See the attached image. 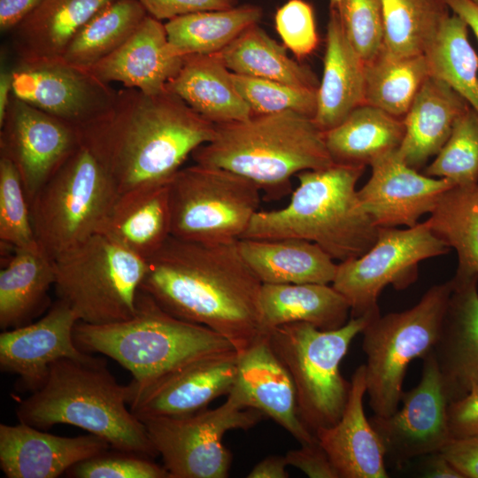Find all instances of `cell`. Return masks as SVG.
I'll return each mask as SVG.
<instances>
[{"mask_svg": "<svg viewBox=\"0 0 478 478\" xmlns=\"http://www.w3.org/2000/svg\"><path fill=\"white\" fill-rule=\"evenodd\" d=\"M217 54L234 73L308 88L318 89L320 84L310 67L289 58L286 47L258 24L247 27Z\"/></svg>", "mask_w": 478, "mask_h": 478, "instance_id": "34", "label": "cell"}, {"mask_svg": "<svg viewBox=\"0 0 478 478\" xmlns=\"http://www.w3.org/2000/svg\"><path fill=\"white\" fill-rule=\"evenodd\" d=\"M452 12L461 18L478 41V6L472 0H445Z\"/></svg>", "mask_w": 478, "mask_h": 478, "instance_id": "54", "label": "cell"}, {"mask_svg": "<svg viewBox=\"0 0 478 478\" xmlns=\"http://www.w3.org/2000/svg\"><path fill=\"white\" fill-rule=\"evenodd\" d=\"M431 350L449 403L478 387V275L455 274Z\"/></svg>", "mask_w": 478, "mask_h": 478, "instance_id": "20", "label": "cell"}, {"mask_svg": "<svg viewBox=\"0 0 478 478\" xmlns=\"http://www.w3.org/2000/svg\"><path fill=\"white\" fill-rule=\"evenodd\" d=\"M289 466L285 456L271 455L259 461L248 474V478H287Z\"/></svg>", "mask_w": 478, "mask_h": 478, "instance_id": "52", "label": "cell"}, {"mask_svg": "<svg viewBox=\"0 0 478 478\" xmlns=\"http://www.w3.org/2000/svg\"><path fill=\"white\" fill-rule=\"evenodd\" d=\"M78 321L70 306L58 299L38 320L4 330L0 334L1 370L19 375L21 388L34 392L44 384L54 362L94 359L74 342Z\"/></svg>", "mask_w": 478, "mask_h": 478, "instance_id": "18", "label": "cell"}, {"mask_svg": "<svg viewBox=\"0 0 478 478\" xmlns=\"http://www.w3.org/2000/svg\"><path fill=\"white\" fill-rule=\"evenodd\" d=\"M234 84L253 114L296 112L313 119L317 108L316 88L232 73Z\"/></svg>", "mask_w": 478, "mask_h": 478, "instance_id": "42", "label": "cell"}, {"mask_svg": "<svg viewBox=\"0 0 478 478\" xmlns=\"http://www.w3.org/2000/svg\"><path fill=\"white\" fill-rule=\"evenodd\" d=\"M468 29L461 18L450 15L425 55L430 75L447 82L478 113V56Z\"/></svg>", "mask_w": 478, "mask_h": 478, "instance_id": "40", "label": "cell"}, {"mask_svg": "<svg viewBox=\"0 0 478 478\" xmlns=\"http://www.w3.org/2000/svg\"><path fill=\"white\" fill-rule=\"evenodd\" d=\"M240 252L262 283H332L337 264L324 250L299 238L238 241Z\"/></svg>", "mask_w": 478, "mask_h": 478, "instance_id": "30", "label": "cell"}, {"mask_svg": "<svg viewBox=\"0 0 478 478\" xmlns=\"http://www.w3.org/2000/svg\"><path fill=\"white\" fill-rule=\"evenodd\" d=\"M120 193L83 144L66 159L30 204L35 238L53 259L98 230Z\"/></svg>", "mask_w": 478, "mask_h": 478, "instance_id": "10", "label": "cell"}, {"mask_svg": "<svg viewBox=\"0 0 478 478\" xmlns=\"http://www.w3.org/2000/svg\"><path fill=\"white\" fill-rule=\"evenodd\" d=\"M371 176L358 189L359 200L379 227H413L430 213L443 193L453 184L446 179L420 173L397 150L370 165Z\"/></svg>", "mask_w": 478, "mask_h": 478, "instance_id": "19", "label": "cell"}, {"mask_svg": "<svg viewBox=\"0 0 478 478\" xmlns=\"http://www.w3.org/2000/svg\"><path fill=\"white\" fill-rule=\"evenodd\" d=\"M42 0H0V28L12 31L26 19Z\"/></svg>", "mask_w": 478, "mask_h": 478, "instance_id": "51", "label": "cell"}, {"mask_svg": "<svg viewBox=\"0 0 478 478\" xmlns=\"http://www.w3.org/2000/svg\"><path fill=\"white\" fill-rule=\"evenodd\" d=\"M262 282L238 241L203 244L170 236L147 258L141 289L163 309L219 333L237 353L261 335Z\"/></svg>", "mask_w": 478, "mask_h": 478, "instance_id": "1", "label": "cell"}, {"mask_svg": "<svg viewBox=\"0 0 478 478\" xmlns=\"http://www.w3.org/2000/svg\"><path fill=\"white\" fill-rule=\"evenodd\" d=\"M451 437L478 435V387L448 405Z\"/></svg>", "mask_w": 478, "mask_h": 478, "instance_id": "49", "label": "cell"}, {"mask_svg": "<svg viewBox=\"0 0 478 478\" xmlns=\"http://www.w3.org/2000/svg\"><path fill=\"white\" fill-rule=\"evenodd\" d=\"M452 287V280L436 284L412 307L380 315L362 331L366 394L375 415L398 409L407 367L432 350Z\"/></svg>", "mask_w": 478, "mask_h": 478, "instance_id": "9", "label": "cell"}, {"mask_svg": "<svg viewBox=\"0 0 478 478\" xmlns=\"http://www.w3.org/2000/svg\"><path fill=\"white\" fill-rule=\"evenodd\" d=\"M73 339L84 352L108 356L129 371L133 389L195 359L235 351L219 333L175 317L142 289L132 318L104 325L78 321Z\"/></svg>", "mask_w": 478, "mask_h": 478, "instance_id": "6", "label": "cell"}, {"mask_svg": "<svg viewBox=\"0 0 478 478\" xmlns=\"http://www.w3.org/2000/svg\"><path fill=\"white\" fill-rule=\"evenodd\" d=\"M264 417L228 394L226 402L214 409L142 421L170 478H226L232 454L223 443L224 435L232 429H250Z\"/></svg>", "mask_w": 478, "mask_h": 478, "instance_id": "12", "label": "cell"}, {"mask_svg": "<svg viewBox=\"0 0 478 478\" xmlns=\"http://www.w3.org/2000/svg\"><path fill=\"white\" fill-rule=\"evenodd\" d=\"M54 259L40 246L14 248L0 271V328L25 326L47 306L55 285Z\"/></svg>", "mask_w": 478, "mask_h": 478, "instance_id": "32", "label": "cell"}, {"mask_svg": "<svg viewBox=\"0 0 478 478\" xmlns=\"http://www.w3.org/2000/svg\"><path fill=\"white\" fill-rule=\"evenodd\" d=\"M238 0H138L148 15L158 20L172 19L179 16L212 10L229 9Z\"/></svg>", "mask_w": 478, "mask_h": 478, "instance_id": "47", "label": "cell"}, {"mask_svg": "<svg viewBox=\"0 0 478 478\" xmlns=\"http://www.w3.org/2000/svg\"><path fill=\"white\" fill-rule=\"evenodd\" d=\"M110 448L90 433L66 437L19 421L0 424V467L8 478H56Z\"/></svg>", "mask_w": 478, "mask_h": 478, "instance_id": "22", "label": "cell"}, {"mask_svg": "<svg viewBox=\"0 0 478 478\" xmlns=\"http://www.w3.org/2000/svg\"><path fill=\"white\" fill-rule=\"evenodd\" d=\"M424 173L446 179L453 185L478 183V113L473 108L457 120L448 140Z\"/></svg>", "mask_w": 478, "mask_h": 478, "instance_id": "41", "label": "cell"}, {"mask_svg": "<svg viewBox=\"0 0 478 478\" xmlns=\"http://www.w3.org/2000/svg\"><path fill=\"white\" fill-rule=\"evenodd\" d=\"M166 89L215 125L243 120L253 114L237 91L232 72L217 53L184 57Z\"/></svg>", "mask_w": 478, "mask_h": 478, "instance_id": "29", "label": "cell"}, {"mask_svg": "<svg viewBox=\"0 0 478 478\" xmlns=\"http://www.w3.org/2000/svg\"><path fill=\"white\" fill-rule=\"evenodd\" d=\"M470 107L447 82L430 75L403 118L405 135L397 151L420 169L440 151L457 120Z\"/></svg>", "mask_w": 478, "mask_h": 478, "instance_id": "26", "label": "cell"}, {"mask_svg": "<svg viewBox=\"0 0 478 478\" xmlns=\"http://www.w3.org/2000/svg\"><path fill=\"white\" fill-rule=\"evenodd\" d=\"M342 0H329V8L339 10Z\"/></svg>", "mask_w": 478, "mask_h": 478, "instance_id": "56", "label": "cell"}, {"mask_svg": "<svg viewBox=\"0 0 478 478\" xmlns=\"http://www.w3.org/2000/svg\"><path fill=\"white\" fill-rule=\"evenodd\" d=\"M429 214L425 223L457 252L456 274L478 275V183L451 186Z\"/></svg>", "mask_w": 478, "mask_h": 478, "instance_id": "36", "label": "cell"}, {"mask_svg": "<svg viewBox=\"0 0 478 478\" xmlns=\"http://www.w3.org/2000/svg\"><path fill=\"white\" fill-rule=\"evenodd\" d=\"M478 6V0H472Z\"/></svg>", "mask_w": 478, "mask_h": 478, "instance_id": "57", "label": "cell"}, {"mask_svg": "<svg viewBox=\"0 0 478 478\" xmlns=\"http://www.w3.org/2000/svg\"><path fill=\"white\" fill-rule=\"evenodd\" d=\"M440 451L463 478H478V435L451 437Z\"/></svg>", "mask_w": 478, "mask_h": 478, "instance_id": "50", "label": "cell"}, {"mask_svg": "<svg viewBox=\"0 0 478 478\" xmlns=\"http://www.w3.org/2000/svg\"><path fill=\"white\" fill-rule=\"evenodd\" d=\"M382 51L391 58L425 55L450 17L445 0H382Z\"/></svg>", "mask_w": 478, "mask_h": 478, "instance_id": "38", "label": "cell"}, {"mask_svg": "<svg viewBox=\"0 0 478 478\" xmlns=\"http://www.w3.org/2000/svg\"><path fill=\"white\" fill-rule=\"evenodd\" d=\"M0 127V155L15 166L30 204L80 146L78 130L13 95Z\"/></svg>", "mask_w": 478, "mask_h": 478, "instance_id": "15", "label": "cell"}, {"mask_svg": "<svg viewBox=\"0 0 478 478\" xmlns=\"http://www.w3.org/2000/svg\"><path fill=\"white\" fill-rule=\"evenodd\" d=\"M235 351L190 361L136 389L129 386L128 406L141 420L181 416L207 408L228 395L237 371ZM128 385V384H127Z\"/></svg>", "mask_w": 478, "mask_h": 478, "instance_id": "17", "label": "cell"}, {"mask_svg": "<svg viewBox=\"0 0 478 478\" xmlns=\"http://www.w3.org/2000/svg\"><path fill=\"white\" fill-rule=\"evenodd\" d=\"M417 386L403 391L402 407L391 415H374L369 421L385 450L386 460L398 467L440 451L451 438L448 424L449 400L430 351L422 358Z\"/></svg>", "mask_w": 478, "mask_h": 478, "instance_id": "14", "label": "cell"}, {"mask_svg": "<svg viewBox=\"0 0 478 478\" xmlns=\"http://www.w3.org/2000/svg\"><path fill=\"white\" fill-rule=\"evenodd\" d=\"M148 15L138 0H114L77 32L61 59L89 69L120 47Z\"/></svg>", "mask_w": 478, "mask_h": 478, "instance_id": "37", "label": "cell"}, {"mask_svg": "<svg viewBox=\"0 0 478 478\" xmlns=\"http://www.w3.org/2000/svg\"><path fill=\"white\" fill-rule=\"evenodd\" d=\"M101 233L147 259L172 235L168 184L120 194Z\"/></svg>", "mask_w": 478, "mask_h": 478, "instance_id": "28", "label": "cell"}, {"mask_svg": "<svg viewBox=\"0 0 478 478\" xmlns=\"http://www.w3.org/2000/svg\"><path fill=\"white\" fill-rule=\"evenodd\" d=\"M191 156L197 164L247 178L269 199L287 195L297 173L334 164L324 132L312 118L292 111L216 124L213 138Z\"/></svg>", "mask_w": 478, "mask_h": 478, "instance_id": "5", "label": "cell"}, {"mask_svg": "<svg viewBox=\"0 0 478 478\" xmlns=\"http://www.w3.org/2000/svg\"><path fill=\"white\" fill-rule=\"evenodd\" d=\"M0 240L14 248L39 245L20 175L13 163L3 155H0Z\"/></svg>", "mask_w": 478, "mask_h": 478, "instance_id": "43", "label": "cell"}, {"mask_svg": "<svg viewBox=\"0 0 478 478\" xmlns=\"http://www.w3.org/2000/svg\"><path fill=\"white\" fill-rule=\"evenodd\" d=\"M114 0H42L12 32L19 63L61 59L77 32Z\"/></svg>", "mask_w": 478, "mask_h": 478, "instance_id": "27", "label": "cell"}, {"mask_svg": "<svg viewBox=\"0 0 478 478\" xmlns=\"http://www.w3.org/2000/svg\"><path fill=\"white\" fill-rule=\"evenodd\" d=\"M449 251L425 221L405 229L380 227L369 250L337 264L331 285L347 300L351 317L376 318L378 297L387 285L406 289L416 281L421 261Z\"/></svg>", "mask_w": 478, "mask_h": 478, "instance_id": "13", "label": "cell"}, {"mask_svg": "<svg viewBox=\"0 0 478 478\" xmlns=\"http://www.w3.org/2000/svg\"><path fill=\"white\" fill-rule=\"evenodd\" d=\"M66 474L74 478H170L164 466L152 458L114 449L77 463Z\"/></svg>", "mask_w": 478, "mask_h": 478, "instance_id": "45", "label": "cell"}, {"mask_svg": "<svg viewBox=\"0 0 478 478\" xmlns=\"http://www.w3.org/2000/svg\"><path fill=\"white\" fill-rule=\"evenodd\" d=\"M349 399L340 420L315 432L339 478H388L385 450L364 411L366 368L351 375Z\"/></svg>", "mask_w": 478, "mask_h": 478, "instance_id": "24", "label": "cell"}, {"mask_svg": "<svg viewBox=\"0 0 478 478\" xmlns=\"http://www.w3.org/2000/svg\"><path fill=\"white\" fill-rule=\"evenodd\" d=\"M183 61L172 49L165 25L147 15L120 47L88 70L104 82L154 95L166 90Z\"/></svg>", "mask_w": 478, "mask_h": 478, "instance_id": "23", "label": "cell"}, {"mask_svg": "<svg viewBox=\"0 0 478 478\" xmlns=\"http://www.w3.org/2000/svg\"><path fill=\"white\" fill-rule=\"evenodd\" d=\"M323 72L313 120L326 132L365 104V62L349 42L338 10L330 9Z\"/></svg>", "mask_w": 478, "mask_h": 478, "instance_id": "25", "label": "cell"}, {"mask_svg": "<svg viewBox=\"0 0 478 478\" xmlns=\"http://www.w3.org/2000/svg\"><path fill=\"white\" fill-rule=\"evenodd\" d=\"M13 95L12 69H3L0 73V125L7 112L10 101Z\"/></svg>", "mask_w": 478, "mask_h": 478, "instance_id": "55", "label": "cell"}, {"mask_svg": "<svg viewBox=\"0 0 478 478\" xmlns=\"http://www.w3.org/2000/svg\"><path fill=\"white\" fill-rule=\"evenodd\" d=\"M404 135L403 119L364 104L324 132V139L334 163L366 166L398 150Z\"/></svg>", "mask_w": 478, "mask_h": 478, "instance_id": "33", "label": "cell"}, {"mask_svg": "<svg viewBox=\"0 0 478 478\" xmlns=\"http://www.w3.org/2000/svg\"><path fill=\"white\" fill-rule=\"evenodd\" d=\"M374 319L350 317L343 327L331 330L294 322L268 332L273 351L294 382L300 419L312 433L342 417L351 382L341 374L340 364L353 339Z\"/></svg>", "mask_w": 478, "mask_h": 478, "instance_id": "7", "label": "cell"}, {"mask_svg": "<svg viewBox=\"0 0 478 478\" xmlns=\"http://www.w3.org/2000/svg\"><path fill=\"white\" fill-rule=\"evenodd\" d=\"M275 28L283 44L297 58L311 55L319 36L312 5L305 0H289L276 12Z\"/></svg>", "mask_w": 478, "mask_h": 478, "instance_id": "46", "label": "cell"}, {"mask_svg": "<svg viewBox=\"0 0 478 478\" xmlns=\"http://www.w3.org/2000/svg\"><path fill=\"white\" fill-rule=\"evenodd\" d=\"M264 334L279 326L309 323L321 330L343 327L351 317L347 300L332 285L263 283L259 297Z\"/></svg>", "mask_w": 478, "mask_h": 478, "instance_id": "31", "label": "cell"}, {"mask_svg": "<svg viewBox=\"0 0 478 478\" xmlns=\"http://www.w3.org/2000/svg\"><path fill=\"white\" fill-rule=\"evenodd\" d=\"M285 458L289 466L304 472L311 478H339L327 452L318 439L301 444L299 449L289 451Z\"/></svg>", "mask_w": 478, "mask_h": 478, "instance_id": "48", "label": "cell"}, {"mask_svg": "<svg viewBox=\"0 0 478 478\" xmlns=\"http://www.w3.org/2000/svg\"><path fill=\"white\" fill-rule=\"evenodd\" d=\"M128 399V385L118 383L103 358H62L50 365L44 384L19 403L16 415L19 422L42 430L75 426L104 439L112 449L153 459L158 453Z\"/></svg>", "mask_w": 478, "mask_h": 478, "instance_id": "3", "label": "cell"}, {"mask_svg": "<svg viewBox=\"0 0 478 478\" xmlns=\"http://www.w3.org/2000/svg\"><path fill=\"white\" fill-rule=\"evenodd\" d=\"M12 75L15 97L76 128L107 112L117 96L109 83L62 59L18 63Z\"/></svg>", "mask_w": 478, "mask_h": 478, "instance_id": "16", "label": "cell"}, {"mask_svg": "<svg viewBox=\"0 0 478 478\" xmlns=\"http://www.w3.org/2000/svg\"><path fill=\"white\" fill-rule=\"evenodd\" d=\"M58 299L82 321L104 325L132 318L147 259L96 233L54 258Z\"/></svg>", "mask_w": 478, "mask_h": 478, "instance_id": "8", "label": "cell"}, {"mask_svg": "<svg viewBox=\"0 0 478 478\" xmlns=\"http://www.w3.org/2000/svg\"><path fill=\"white\" fill-rule=\"evenodd\" d=\"M120 194L169 183L186 158L210 142L215 124L166 90H117L111 109L77 127Z\"/></svg>", "mask_w": 478, "mask_h": 478, "instance_id": "2", "label": "cell"}, {"mask_svg": "<svg viewBox=\"0 0 478 478\" xmlns=\"http://www.w3.org/2000/svg\"><path fill=\"white\" fill-rule=\"evenodd\" d=\"M429 76L426 55L397 58L382 50L365 63V104L403 119Z\"/></svg>", "mask_w": 478, "mask_h": 478, "instance_id": "39", "label": "cell"}, {"mask_svg": "<svg viewBox=\"0 0 478 478\" xmlns=\"http://www.w3.org/2000/svg\"><path fill=\"white\" fill-rule=\"evenodd\" d=\"M427 458L423 475L431 478H463L459 471L441 453L436 451L424 456Z\"/></svg>", "mask_w": 478, "mask_h": 478, "instance_id": "53", "label": "cell"}, {"mask_svg": "<svg viewBox=\"0 0 478 478\" xmlns=\"http://www.w3.org/2000/svg\"><path fill=\"white\" fill-rule=\"evenodd\" d=\"M364 170L334 163L297 173L298 185L289 204L259 210L241 239H305L339 262L361 256L375 243L380 229L356 189Z\"/></svg>", "mask_w": 478, "mask_h": 478, "instance_id": "4", "label": "cell"}, {"mask_svg": "<svg viewBox=\"0 0 478 478\" xmlns=\"http://www.w3.org/2000/svg\"><path fill=\"white\" fill-rule=\"evenodd\" d=\"M172 236L203 244L239 241L259 211L260 189L235 173L195 164L168 183Z\"/></svg>", "mask_w": 478, "mask_h": 478, "instance_id": "11", "label": "cell"}, {"mask_svg": "<svg viewBox=\"0 0 478 478\" xmlns=\"http://www.w3.org/2000/svg\"><path fill=\"white\" fill-rule=\"evenodd\" d=\"M237 355L236 377L228 394L243 407L256 409L274 420L300 444L316 441L300 419L294 382L273 351L268 335Z\"/></svg>", "mask_w": 478, "mask_h": 478, "instance_id": "21", "label": "cell"}, {"mask_svg": "<svg viewBox=\"0 0 478 478\" xmlns=\"http://www.w3.org/2000/svg\"><path fill=\"white\" fill-rule=\"evenodd\" d=\"M339 13L344 33L358 56L368 62L383 48L384 15L382 0H342Z\"/></svg>", "mask_w": 478, "mask_h": 478, "instance_id": "44", "label": "cell"}, {"mask_svg": "<svg viewBox=\"0 0 478 478\" xmlns=\"http://www.w3.org/2000/svg\"><path fill=\"white\" fill-rule=\"evenodd\" d=\"M261 17L260 7L243 4L179 16L168 20L165 27L177 55H208L221 51L247 27L258 24Z\"/></svg>", "mask_w": 478, "mask_h": 478, "instance_id": "35", "label": "cell"}]
</instances>
